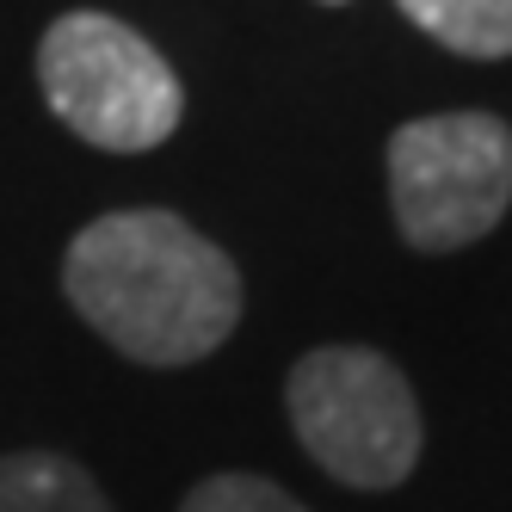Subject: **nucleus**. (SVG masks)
Instances as JSON below:
<instances>
[{
	"instance_id": "nucleus-1",
	"label": "nucleus",
	"mask_w": 512,
	"mask_h": 512,
	"mask_svg": "<svg viewBox=\"0 0 512 512\" xmlns=\"http://www.w3.org/2000/svg\"><path fill=\"white\" fill-rule=\"evenodd\" d=\"M68 303L136 364H198L235 334L241 272L173 210H118L68 241Z\"/></svg>"
},
{
	"instance_id": "nucleus-2",
	"label": "nucleus",
	"mask_w": 512,
	"mask_h": 512,
	"mask_svg": "<svg viewBox=\"0 0 512 512\" xmlns=\"http://www.w3.org/2000/svg\"><path fill=\"white\" fill-rule=\"evenodd\" d=\"M303 451L346 488H395L420 463V401L371 346H315L284 383Z\"/></svg>"
},
{
	"instance_id": "nucleus-3",
	"label": "nucleus",
	"mask_w": 512,
	"mask_h": 512,
	"mask_svg": "<svg viewBox=\"0 0 512 512\" xmlns=\"http://www.w3.org/2000/svg\"><path fill=\"white\" fill-rule=\"evenodd\" d=\"M38 81L50 112L93 149L142 155L167 142L186 112L167 56L105 13H68L38 44Z\"/></svg>"
},
{
	"instance_id": "nucleus-4",
	"label": "nucleus",
	"mask_w": 512,
	"mask_h": 512,
	"mask_svg": "<svg viewBox=\"0 0 512 512\" xmlns=\"http://www.w3.org/2000/svg\"><path fill=\"white\" fill-rule=\"evenodd\" d=\"M395 223L420 253L482 241L512 204V124L494 112L414 118L389 136Z\"/></svg>"
},
{
	"instance_id": "nucleus-5",
	"label": "nucleus",
	"mask_w": 512,
	"mask_h": 512,
	"mask_svg": "<svg viewBox=\"0 0 512 512\" xmlns=\"http://www.w3.org/2000/svg\"><path fill=\"white\" fill-rule=\"evenodd\" d=\"M0 512H112L99 482L56 451L0 457Z\"/></svg>"
},
{
	"instance_id": "nucleus-6",
	"label": "nucleus",
	"mask_w": 512,
	"mask_h": 512,
	"mask_svg": "<svg viewBox=\"0 0 512 512\" xmlns=\"http://www.w3.org/2000/svg\"><path fill=\"white\" fill-rule=\"evenodd\" d=\"M395 7L457 56H512V0H395Z\"/></svg>"
},
{
	"instance_id": "nucleus-7",
	"label": "nucleus",
	"mask_w": 512,
	"mask_h": 512,
	"mask_svg": "<svg viewBox=\"0 0 512 512\" xmlns=\"http://www.w3.org/2000/svg\"><path fill=\"white\" fill-rule=\"evenodd\" d=\"M179 512H303L266 475H204Z\"/></svg>"
},
{
	"instance_id": "nucleus-8",
	"label": "nucleus",
	"mask_w": 512,
	"mask_h": 512,
	"mask_svg": "<svg viewBox=\"0 0 512 512\" xmlns=\"http://www.w3.org/2000/svg\"><path fill=\"white\" fill-rule=\"evenodd\" d=\"M327 7H340V0H327Z\"/></svg>"
}]
</instances>
